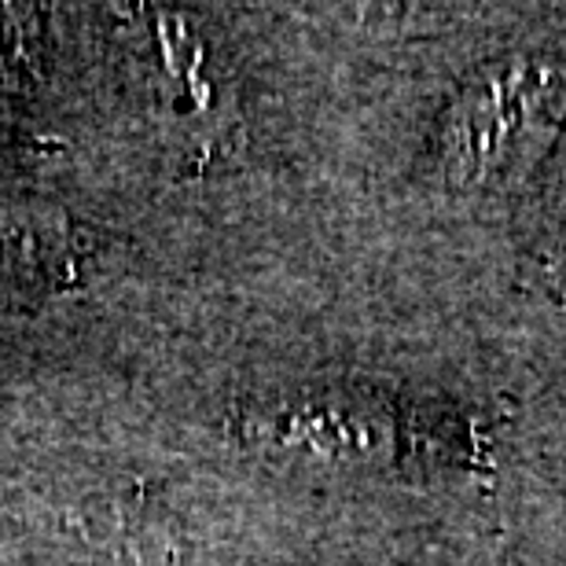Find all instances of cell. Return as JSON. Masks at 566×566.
<instances>
[{
	"mask_svg": "<svg viewBox=\"0 0 566 566\" xmlns=\"http://www.w3.org/2000/svg\"><path fill=\"white\" fill-rule=\"evenodd\" d=\"M566 118V63L507 55L479 66L441 111L438 163L452 188H496L534 166Z\"/></svg>",
	"mask_w": 566,
	"mask_h": 566,
	"instance_id": "cell-1",
	"label": "cell"
},
{
	"mask_svg": "<svg viewBox=\"0 0 566 566\" xmlns=\"http://www.w3.org/2000/svg\"><path fill=\"white\" fill-rule=\"evenodd\" d=\"M552 210L559 213V218H566V155H563V166H559V174H556V185H552Z\"/></svg>",
	"mask_w": 566,
	"mask_h": 566,
	"instance_id": "cell-2",
	"label": "cell"
}]
</instances>
